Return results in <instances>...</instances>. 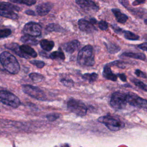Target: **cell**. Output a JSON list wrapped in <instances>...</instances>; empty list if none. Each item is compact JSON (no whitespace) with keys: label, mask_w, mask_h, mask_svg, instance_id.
Instances as JSON below:
<instances>
[{"label":"cell","mask_w":147,"mask_h":147,"mask_svg":"<svg viewBox=\"0 0 147 147\" xmlns=\"http://www.w3.org/2000/svg\"><path fill=\"white\" fill-rule=\"evenodd\" d=\"M76 3L82 8L87 10H92L94 11H96L98 10V6L91 1H76Z\"/></svg>","instance_id":"7c38bea8"},{"label":"cell","mask_w":147,"mask_h":147,"mask_svg":"<svg viewBox=\"0 0 147 147\" xmlns=\"http://www.w3.org/2000/svg\"><path fill=\"white\" fill-rule=\"evenodd\" d=\"M145 2V1H134L133 3V5H139L140 3H142Z\"/></svg>","instance_id":"f35d334b"},{"label":"cell","mask_w":147,"mask_h":147,"mask_svg":"<svg viewBox=\"0 0 147 147\" xmlns=\"http://www.w3.org/2000/svg\"><path fill=\"white\" fill-rule=\"evenodd\" d=\"M112 12L113 13V14H114L116 19H117V21L118 22H120L121 24H124L125 23L127 19H128V17L127 16L122 13L119 9H112Z\"/></svg>","instance_id":"e0dca14e"},{"label":"cell","mask_w":147,"mask_h":147,"mask_svg":"<svg viewBox=\"0 0 147 147\" xmlns=\"http://www.w3.org/2000/svg\"><path fill=\"white\" fill-rule=\"evenodd\" d=\"M137 47H138V48H139L141 49L147 51V42H144V43L139 44V45H138Z\"/></svg>","instance_id":"d590c367"},{"label":"cell","mask_w":147,"mask_h":147,"mask_svg":"<svg viewBox=\"0 0 147 147\" xmlns=\"http://www.w3.org/2000/svg\"><path fill=\"white\" fill-rule=\"evenodd\" d=\"M122 56L129 57L130 58L140 59L141 60H145L146 56L144 53H132V52H125L122 53Z\"/></svg>","instance_id":"44dd1931"},{"label":"cell","mask_w":147,"mask_h":147,"mask_svg":"<svg viewBox=\"0 0 147 147\" xmlns=\"http://www.w3.org/2000/svg\"><path fill=\"white\" fill-rule=\"evenodd\" d=\"M61 83L65 86L67 87H71L73 86L74 84V82L72 80L70 79H63L61 80Z\"/></svg>","instance_id":"d6a6232c"},{"label":"cell","mask_w":147,"mask_h":147,"mask_svg":"<svg viewBox=\"0 0 147 147\" xmlns=\"http://www.w3.org/2000/svg\"><path fill=\"white\" fill-rule=\"evenodd\" d=\"M67 107L71 112L79 116L85 115L87 111V108L84 103L75 99H71L68 101Z\"/></svg>","instance_id":"52a82bcc"},{"label":"cell","mask_w":147,"mask_h":147,"mask_svg":"<svg viewBox=\"0 0 147 147\" xmlns=\"http://www.w3.org/2000/svg\"><path fill=\"white\" fill-rule=\"evenodd\" d=\"M21 9L14 5H12L10 3L6 2H0V16L12 19H17L18 16L17 12L20 11Z\"/></svg>","instance_id":"277c9868"},{"label":"cell","mask_w":147,"mask_h":147,"mask_svg":"<svg viewBox=\"0 0 147 147\" xmlns=\"http://www.w3.org/2000/svg\"><path fill=\"white\" fill-rule=\"evenodd\" d=\"M59 117V115L58 114H56V113L51 114H49L47 116V119L49 121H53L57 119Z\"/></svg>","instance_id":"836d02e7"},{"label":"cell","mask_w":147,"mask_h":147,"mask_svg":"<svg viewBox=\"0 0 147 147\" xmlns=\"http://www.w3.org/2000/svg\"><path fill=\"white\" fill-rule=\"evenodd\" d=\"M23 32L26 34L33 37L39 36L41 33V27L37 23L30 22L25 25Z\"/></svg>","instance_id":"30bf717a"},{"label":"cell","mask_w":147,"mask_h":147,"mask_svg":"<svg viewBox=\"0 0 147 147\" xmlns=\"http://www.w3.org/2000/svg\"><path fill=\"white\" fill-rule=\"evenodd\" d=\"M90 22L92 24H96V20L95 19V18H91L90 20Z\"/></svg>","instance_id":"ab89813d"},{"label":"cell","mask_w":147,"mask_h":147,"mask_svg":"<svg viewBox=\"0 0 147 147\" xmlns=\"http://www.w3.org/2000/svg\"><path fill=\"white\" fill-rule=\"evenodd\" d=\"M53 7V5L49 2L42 3L36 7V11L39 16H44L48 14Z\"/></svg>","instance_id":"4fadbf2b"},{"label":"cell","mask_w":147,"mask_h":147,"mask_svg":"<svg viewBox=\"0 0 147 147\" xmlns=\"http://www.w3.org/2000/svg\"><path fill=\"white\" fill-rule=\"evenodd\" d=\"M22 90L25 94L37 100H45L47 99L44 92L37 87L32 85H23Z\"/></svg>","instance_id":"ba28073f"},{"label":"cell","mask_w":147,"mask_h":147,"mask_svg":"<svg viewBox=\"0 0 147 147\" xmlns=\"http://www.w3.org/2000/svg\"><path fill=\"white\" fill-rule=\"evenodd\" d=\"M144 22H145V24H147V19L145 20V21H144Z\"/></svg>","instance_id":"60d3db41"},{"label":"cell","mask_w":147,"mask_h":147,"mask_svg":"<svg viewBox=\"0 0 147 147\" xmlns=\"http://www.w3.org/2000/svg\"><path fill=\"white\" fill-rule=\"evenodd\" d=\"M119 77V78L122 80L123 82H126V76L124 74H118L117 75Z\"/></svg>","instance_id":"8d00e7d4"},{"label":"cell","mask_w":147,"mask_h":147,"mask_svg":"<svg viewBox=\"0 0 147 147\" xmlns=\"http://www.w3.org/2000/svg\"><path fill=\"white\" fill-rule=\"evenodd\" d=\"M21 51L26 55L30 56L32 57H36L37 56L36 51L28 45H22L20 47Z\"/></svg>","instance_id":"ac0fdd59"},{"label":"cell","mask_w":147,"mask_h":147,"mask_svg":"<svg viewBox=\"0 0 147 147\" xmlns=\"http://www.w3.org/2000/svg\"><path fill=\"white\" fill-rule=\"evenodd\" d=\"M107 49L109 52L111 53H115L118 52L120 50V48L115 44H109V45L107 46Z\"/></svg>","instance_id":"83f0119b"},{"label":"cell","mask_w":147,"mask_h":147,"mask_svg":"<svg viewBox=\"0 0 147 147\" xmlns=\"http://www.w3.org/2000/svg\"><path fill=\"white\" fill-rule=\"evenodd\" d=\"M126 102L130 105L134 107L147 109V100L140 98L132 92L126 93Z\"/></svg>","instance_id":"9c48e42d"},{"label":"cell","mask_w":147,"mask_h":147,"mask_svg":"<svg viewBox=\"0 0 147 147\" xmlns=\"http://www.w3.org/2000/svg\"><path fill=\"white\" fill-rule=\"evenodd\" d=\"M49 57L53 60H57V59H60V60H64L65 59V56L63 51L59 49V51L53 52L51 53L49 55Z\"/></svg>","instance_id":"7402d4cb"},{"label":"cell","mask_w":147,"mask_h":147,"mask_svg":"<svg viewBox=\"0 0 147 147\" xmlns=\"http://www.w3.org/2000/svg\"><path fill=\"white\" fill-rule=\"evenodd\" d=\"M30 63L36 66L38 68H42L44 67L45 65V63L42 61H39V60H32L30 61Z\"/></svg>","instance_id":"4dcf8cb0"},{"label":"cell","mask_w":147,"mask_h":147,"mask_svg":"<svg viewBox=\"0 0 147 147\" xmlns=\"http://www.w3.org/2000/svg\"><path fill=\"white\" fill-rule=\"evenodd\" d=\"M110 103L111 106L116 110L123 109L127 104L126 93L121 92H114L111 96Z\"/></svg>","instance_id":"8992f818"},{"label":"cell","mask_w":147,"mask_h":147,"mask_svg":"<svg viewBox=\"0 0 147 147\" xmlns=\"http://www.w3.org/2000/svg\"><path fill=\"white\" fill-rule=\"evenodd\" d=\"M80 46V42L78 40H73L72 41L65 43L63 45L64 49L69 53H72L76 51Z\"/></svg>","instance_id":"5bb4252c"},{"label":"cell","mask_w":147,"mask_h":147,"mask_svg":"<svg viewBox=\"0 0 147 147\" xmlns=\"http://www.w3.org/2000/svg\"><path fill=\"white\" fill-rule=\"evenodd\" d=\"M110 67L111 65L109 63L107 64L104 67L103 71V76L106 79L110 80L112 81H116L117 80V76L113 73Z\"/></svg>","instance_id":"2e32d148"},{"label":"cell","mask_w":147,"mask_h":147,"mask_svg":"<svg viewBox=\"0 0 147 147\" xmlns=\"http://www.w3.org/2000/svg\"><path fill=\"white\" fill-rule=\"evenodd\" d=\"M98 76V75L97 74H96L95 72H93V73H91V74L86 73V74H84L82 76V78L84 79L87 80L88 82L92 83L97 79Z\"/></svg>","instance_id":"603a6c76"},{"label":"cell","mask_w":147,"mask_h":147,"mask_svg":"<svg viewBox=\"0 0 147 147\" xmlns=\"http://www.w3.org/2000/svg\"><path fill=\"white\" fill-rule=\"evenodd\" d=\"M11 2L17 3H23L28 6H32L36 3V1L33 0H26V1H11Z\"/></svg>","instance_id":"f546056e"},{"label":"cell","mask_w":147,"mask_h":147,"mask_svg":"<svg viewBox=\"0 0 147 147\" xmlns=\"http://www.w3.org/2000/svg\"><path fill=\"white\" fill-rule=\"evenodd\" d=\"M131 81L133 82V83L137 87H138L142 89L144 91H145L147 92V85L144 84L142 82L136 79H133L131 80Z\"/></svg>","instance_id":"4316f807"},{"label":"cell","mask_w":147,"mask_h":147,"mask_svg":"<svg viewBox=\"0 0 147 147\" xmlns=\"http://www.w3.org/2000/svg\"><path fill=\"white\" fill-rule=\"evenodd\" d=\"M46 29L49 32H61L63 29V28L60 26L59 25L55 24H51L47 26Z\"/></svg>","instance_id":"484cf974"},{"label":"cell","mask_w":147,"mask_h":147,"mask_svg":"<svg viewBox=\"0 0 147 147\" xmlns=\"http://www.w3.org/2000/svg\"><path fill=\"white\" fill-rule=\"evenodd\" d=\"M21 41L23 43L25 44V45L28 44L30 45H36L38 43V40L34 37L27 34L22 36L21 38Z\"/></svg>","instance_id":"d6986e66"},{"label":"cell","mask_w":147,"mask_h":147,"mask_svg":"<svg viewBox=\"0 0 147 147\" xmlns=\"http://www.w3.org/2000/svg\"><path fill=\"white\" fill-rule=\"evenodd\" d=\"M30 78L34 83H38L42 80L44 77L42 75L38 73H31L29 74Z\"/></svg>","instance_id":"d4e9b609"},{"label":"cell","mask_w":147,"mask_h":147,"mask_svg":"<svg viewBox=\"0 0 147 147\" xmlns=\"http://www.w3.org/2000/svg\"><path fill=\"white\" fill-rule=\"evenodd\" d=\"M78 25L79 29L84 32L91 33L96 30L94 25L92 24L90 21H87L85 19H80L78 21Z\"/></svg>","instance_id":"8fae6325"},{"label":"cell","mask_w":147,"mask_h":147,"mask_svg":"<svg viewBox=\"0 0 147 147\" xmlns=\"http://www.w3.org/2000/svg\"><path fill=\"white\" fill-rule=\"evenodd\" d=\"M40 44L41 48L46 51H51L55 45V43L53 41H49L46 39L41 40L40 42Z\"/></svg>","instance_id":"ffe728a7"},{"label":"cell","mask_w":147,"mask_h":147,"mask_svg":"<svg viewBox=\"0 0 147 147\" xmlns=\"http://www.w3.org/2000/svg\"><path fill=\"white\" fill-rule=\"evenodd\" d=\"M135 74L138 76V77H140V78H146L147 76L142 71H141V70L137 69L135 71Z\"/></svg>","instance_id":"e575fe53"},{"label":"cell","mask_w":147,"mask_h":147,"mask_svg":"<svg viewBox=\"0 0 147 147\" xmlns=\"http://www.w3.org/2000/svg\"><path fill=\"white\" fill-rule=\"evenodd\" d=\"M0 101L13 108H17L21 104L19 98L13 93L6 91H0Z\"/></svg>","instance_id":"5b68a950"},{"label":"cell","mask_w":147,"mask_h":147,"mask_svg":"<svg viewBox=\"0 0 147 147\" xmlns=\"http://www.w3.org/2000/svg\"><path fill=\"white\" fill-rule=\"evenodd\" d=\"M123 36L125 38L129 40H137L139 39V36L129 31V30H124L123 31Z\"/></svg>","instance_id":"cb8c5ba5"},{"label":"cell","mask_w":147,"mask_h":147,"mask_svg":"<svg viewBox=\"0 0 147 147\" xmlns=\"http://www.w3.org/2000/svg\"><path fill=\"white\" fill-rule=\"evenodd\" d=\"M5 45L6 48H7L11 50L12 51H13L16 54H17L20 57L25 58V59H28L29 58V57L27 55H26L25 53H24L21 51L20 48V46H19V45L18 44L10 43V44H5Z\"/></svg>","instance_id":"9a60e30c"},{"label":"cell","mask_w":147,"mask_h":147,"mask_svg":"<svg viewBox=\"0 0 147 147\" xmlns=\"http://www.w3.org/2000/svg\"><path fill=\"white\" fill-rule=\"evenodd\" d=\"M25 13L28 15H30V16H36V14L33 11V10H27L25 11Z\"/></svg>","instance_id":"74e56055"},{"label":"cell","mask_w":147,"mask_h":147,"mask_svg":"<svg viewBox=\"0 0 147 147\" xmlns=\"http://www.w3.org/2000/svg\"><path fill=\"white\" fill-rule=\"evenodd\" d=\"M11 33V31L10 29H0V38L7 37Z\"/></svg>","instance_id":"f1b7e54d"},{"label":"cell","mask_w":147,"mask_h":147,"mask_svg":"<svg viewBox=\"0 0 147 147\" xmlns=\"http://www.w3.org/2000/svg\"><path fill=\"white\" fill-rule=\"evenodd\" d=\"M0 62L9 72L16 74L20 71V67L17 59L11 53L3 52L0 55Z\"/></svg>","instance_id":"6da1fadb"},{"label":"cell","mask_w":147,"mask_h":147,"mask_svg":"<svg viewBox=\"0 0 147 147\" xmlns=\"http://www.w3.org/2000/svg\"><path fill=\"white\" fill-rule=\"evenodd\" d=\"M98 26L102 30H106L108 29V24L105 21H101L99 22Z\"/></svg>","instance_id":"1f68e13d"},{"label":"cell","mask_w":147,"mask_h":147,"mask_svg":"<svg viewBox=\"0 0 147 147\" xmlns=\"http://www.w3.org/2000/svg\"><path fill=\"white\" fill-rule=\"evenodd\" d=\"M77 60L78 63L82 65H93L95 63V60L92 46L87 45L82 48L78 53Z\"/></svg>","instance_id":"7a4b0ae2"},{"label":"cell","mask_w":147,"mask_h":147,"mask_svg":"<svg viewBox=\"0 0 147 147\" xmlns=\"http://www.w3.org/2000/svg\"><path fill=\"white\" fill-rule=\"evenodd\" d=\"M98 120L111 131H118L125 126V123L119 118L109 115L100 117Z\"/></svg>","instance_id":"3957f363"}]
</instances>
